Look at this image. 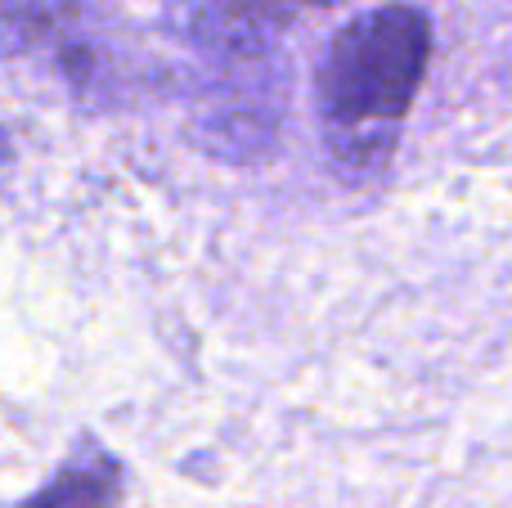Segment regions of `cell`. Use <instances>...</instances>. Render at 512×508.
Returning a JSON list of instances; mask_svg holds the SVG:
<instances>
[{"instance_id":"cell-1","label":"cell","mask_w":512,"mask_h":508,"mask_svg":"<svg viewBox=\"0 0 512 508\" xmlns=\"http://www.w3.org/2000/svg\"><path fill=\"white\" fill-rule=\"evenodd\" d=\"M432 23L414 5H378L337 27L315 68L319 140L342 180H378L427 77Z\"/></svg>"},{"instance_id":"cell-2","label":"cell","mask_w":512,"mask_h":508,"mask_svg":"<svg viewBox=\"0 0 512 508\" xmlns=\"http://www.w3.org/2000/svg\"><path fill=\"white\" fill-rule=\"evenodd\" d=\"M288 68L279 63L265 23L225 14L194 36V117L203 140L225 158H256L274 144L283 117Z\"/></svg>"},{"instance_id":"cell-3","label":"cell","mask_w":512,"mask_h":508,"mask_svg":"<svg viewBox=\"0 0 512 508\" xmlns=\"http://www.w3.org/2000/svg\"><path fill=\"white\" fill-rule=\"evenodd\" d=\"M122 500V464L95 441H81L77 455L50 477L41 495H32L27 508H117Z\"/></svg>"},{"instance_id":"cell-4","label":"cell","mask_w":512,"mask_h":508,"mask_svg":"<svg viewBox=\"0 0 512 508\" xmlns=\"http://www.w3.org/2000/svg\"><path fill=\"white\" fill-rule=\"evenodd\" d=\"M225 14L252 18V23H270L279 14H292V9H319V5H337V0H212Z\"/></svg>"},{"instance_id":"cell-5","label":"cell","mask_w":512,"mask_h":508,"mask_svg":"<svg viewBox=\"0 0 512 508\" xmlns=\"http://www.w3.org/2000/svg\"><path fill=\"white\" fill-rule=\"evenodd\" d=\"M9 167H14V149H9L5 131H0V189H5V180H9Z\"/></svg>"}]
</instances>
